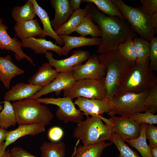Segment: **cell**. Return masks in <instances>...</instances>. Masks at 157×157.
Here are the masks:
<instances>
[{
	"label": "cell",
	"mask_w": 157,
	"mask_h": 157,
	"mask_svg": "<svg viewBox=\"0 0 157 157\" xmlns=\"http://www.w3.org/2000/svg\"><path fill=\"white\" fill-rule=\"evenodd\" d=\"M146 139L149 141L151 148L157 147V127L152 124H146L145 131Z\"/></svg>",
	"instance_id": "cell-39"
},
{
	"label": "cell",
	"mask_w": 157,
	"mask_h": 157,
	"mask_svg": "<svg viewBox=\"0 0 157 157\" xmlns=\"http://www.w3.org/2000/svg\"><path fill=\"white\" fill-rule=\"evenodd\" d=\"M59 73L49 63H45L28 79V82L29 84L43 87L52 81Z\"/></svg>",
	"instance_id": "cell-23"
},
{
	"label": "cell",
	"mask_w": 157,
	"mask_h": 157,
	"mask_svg": "<svg viewBox=\"0 0 157 157\" xmlns=\"http://www.w3.org/2000/svg\"><path fill=\"white\" fill-rule=\"evenodd\" d=\"M31 1L34 5L36 15L40 19L43 26V32L41 38H44L47 36H49L54 39L56 43L58 45L64 44L63 39L53 29L48 13L39 5L36 0H31Z\"/></svg>",
	"instance_id": "cell-24"
},
{
	"label": "cell",
	"mask_w": 157,
	"mask_h": 157,
	"mask_svg": "<svg viewBox=\"0 0 157 157\" xmlns=\"http://www.w3.org/2000/svg\"><path fill=\"white\" fill-rule=\"evenodd\" d=\"M42 157H64L65 144L62 142H44L40 147ZM71 157H73V154Z\"/></svg>",
	"instance_id": "cell-28"
},
{
	"label": "cell",
	"mask_w": 157,
	"mask_h": 157,
	"mask_svg": "<svg viewBox=\"0 0 157 157\" xmlns=\"http://www.w3.org/2000/svg\"><path fill=\"white\" fill-rule=\"evenodd\" d=\"M63 97L73 99L83 97L91 99L106 98L105 77L76 81L70 88L63 90Z\"/></svg>",
	"instance_id": "cell-8"
},
{
	"label": "cell",
	"mask_w": 157,
	"mask_h": 157,
	"mask_svg": "<svg viewBox=\"0 0 157 157\" xmlns=\"http://www.w3.org/2000/svg\"><path fill=\"white\" fill-rule=\"evenodd\" d=\"M10 152L9 150H6L5 154L3 157H10Z\"/></svg>",
	"instance_id": "cell-48"
},
{
	"label": "cell",
	"mask_w": 157,
	"mask_h": 157,
	"mask_svg": "<svg viewBox=\"0 0 157 157\" xmlns=\"http://www.w3.org/2000/svg\"><path fill=\"white\" fill-rule=\"evenodd\" d=\"M98 58L99 63L104 66L106 71L105 84L106 98L112 100L124 74L134 62L124 58L118 49L98 54Z\"/></svg>",
	"instance_id": "cell-3"
},
{
	"label": "cell",
	"mask_w": 157,
	"mask_h": 157,
	"mask_svg": "<svg viewBox=\"0 0 157 157\" xmlns=\"http://www.w3.org/2000/svg\"><path fill=\"white\" fill-rule=\"evenodd\" d=\"M73 75L76 81L85 79H96L105 77L104 66L98 60V54L94 53L84 64L73 67Z\"/></svg>",
	"instance_id": "cell-11"
},
{
	"label": "cell",
	"mask_w": 157,
	"mask_h": 157,
	"mask_svg": "<svg viewBox=\"0 0 157 157\" xmlns=\"http://www.w3.org/2000/svg\"><path fill=\"white\" fill-rule=\"evenodd\" d=\"M76 81L72 70L71 69L59 72L52 81L47 86L42 87L39 92L29 99H36L43 95L53 92H55L56 94L58 95L60 94L61 90L71 88Z\"/></svg>",
	"instance_id": "cell-14"
},
{
	"label": "cell",
	"mask_w": 157,
	"mask_h": 157,
	"mask_svg": "<svg viewBox=\"0 0 157 157\" xmlns=\"http://www.w3.org/2000/svg\"><path fill=\"white\" fill-rule=\"evenodd\" d=\"M11 15L16 22L32 19L36 15L34 5L31 0H28L22 6L14 7L11 11Z\"/></svg>",
	"instance_id": "cell-27"
},
{
	"label": "cell",
	"mask_w": 157,
	"mask_h": 157,
	"mask_svg": "<svg viewBox=\"0 0 157 157\" xmlns=\"http://www.w3.org/2000/svg\"><path fill=\"white\" fill-rule=\"evenodd\" d=\"M45 126L44 124L39 123L19 125L16 129L8 131L4 145L7 147L19 138L26 135L34 136L44 132Z\"/></svg>",
	"instance_id": "cell-16"
},
{
	"label": "cell",
	"mask_w": 157,
	"mask_h": 157,
	"mask_svg": "<svg viewBox=\"0 0 157 157\" xmlns=\"http://www.w3.org/2000/svg\"><path fill=\"white\" fill-rule=\"evenodd\" d=\"M8 131L6 129L0 127V143L5 140L7 137Z\"/></svg>",
	"instance_id": "cell-44"
},
{
	"label": "cell",
	"mask_w": 157,
	"mask_h": 157,
	"mask_svg": "<svg viewBox=\"0 0 157 157\" xmlns=\"http://www.w3.org/2000/svg\"><path fill=\"white\" fill-rule=\"evenodd\" d=\"M149 58L145 63H134L126 71L114 96L126 92L141 93L149 90L157 83Z\"/></svg>",
	"instance_id": "cell-2"
},
{
	"label": "cell",
	"mask_w": 157,
	"mask_h": 157,
	"mask_svg": "<svg viewBox=\"0 0 157 157\" xmlns=\"http://www.w3.org/2000/svg\"><path fill=\"white\" fill-rule=\"evenodd\" d=\"M151 153L152 157H157V147L151 148Z\"/></svg>",
	"instance_id": "cell-47"
},
{
	"label": "cell",
	"mask_w": 157,
	"mask_h": 157,
	"mask_svg": "<svg viewBox=\"0 0 157 157\" xmlns=\"http://www.w3.org/2000/svg\"><path fill=\"white\" fill-rule=\"evenodd\" d=\"M86 7L87 14L101 33V43L97 50L98 54L117 50L119 45L128 38L137 36L138 34L123 17L105 15L90 3H88Z\"/></svg>",
	"instance_id": "cell-1"
},
{
	"label": "cell",
	"mask_w": 157,
	"mask_h": 157,
	"mask_svg": "<svg viewBox=\"0 0 157 157\" xmlns=\"http://www.w3.org/2000/svg\"><path fill=\"white\" fill-rule=\"evenodd\" d=\"M137 54L136 62L145 63L149 58L150 45L149 41L137 36L133 39Z\"/></svg>",
	"instance_id": "cell-33"
},
{
	"label": "cell",
	"mask_w": 157,
	"mask_h": 157,
	"mask_svg": "<svg viewBox=\"0 0 157 157\" xmlns=\"http://www.w3.org/2000/svg\"><path fill=\"white\" fill-rule=\"evenodd\" d=\"M87 13L86 7L74 11L67 21L55 32L58 35H69L75 31Z\"/></svg>",
	"instance_id": "cell-25"
},
{
	"label": "cell",
	"mask_w": 157,
	"mask_h": 157,
	"mask_svg": "<svg viewBox=\"0 0 157 157\" xmlns=\"http://www.w3.org/2000/svg\"><path fill=\"white\" fill-rule=\"evenodd\" d=\"M80 141L78 140L74 148L73 157H100L103 150L113 143L103 141L89 145H80L77 147Z\"/></svg>",
	"instance_id": "cell-26"
},
{
	"label": "cell",
	"mask_w": 157,
	"mask_h": 157,
	"mask_svg": "<svg viewBox=\"0 0 157 157\" xmlns=\"http://www.w3.org/2000/svg\"><path fill=\"white\" fill-rule=\"evenodd\" d=\"M81 36L91 35L92 38L101 37V33L98 26L87 14L84 18L75 31Z\"/></svg>",
	"instance_id": "cell-31"
},
{
	"label": "cell",
	"mask_w": 157,
	"mask_h": 157,
	"mask_svg": "<svg viewBox=\"0 0 157 157\" xmlns=\"http://www.w3.org/2000/svg\"><path fill=\"white\" fill-rule=\"evenodd\" d=\"M1 102H0V112L3 108V106L1 105Z\"/></svg>",
	"instance_id": "cell-49"
},
{
	"label": "cell",
	"mask_w": 157,
	"mask_h": 157,
	"mask_svg": "<svg viewBox=\"0 0 157 157\" xmlns=\"http://www.w3.org/2000/svg\"><path fill=\"white\" fill-rule=\"evenodd\" d=\"M102 116L86 115V119L77 124L73 135L81 140L83 145H89L110 140L112 132L110 128L102 121Z\"/></svg>",
	"instance_id": "cell-4"
},
{
	"label": "cell",
	"mask_w": 157,
	"mask_h": 157,
	"mask_svg": "<svg viewBox=\"0 0 157 157\" xmlns=\"http://www.w3.org/2000/svg\"><path fill=\"white\" fill-rule=\"evenodd\" d=\"M149 65L151 69L157 71V37H153L149 41Z\"/></svg>",
	"instance_id": "cell-38"
},
{
	"label": "cell",
	"mask_w": 157,
	"mask_h": 157,
	"mask_svg": "<svg viewBox=\"0 0 157 157\" xmlns=\"http://www.w3.org/2000/svg\"><path fill=\"white\" fill-rule=\"evenodd\" d=\"M116 145L119 150L120 157H140L137 152L130 148L118 135L112 133V136L110 140Z\"/></svg>",
	"instance_id": "cell-35"
},
{
	"label": "cell",
	"mask_w": 157,
	"mask_h": 157,
	"mask_svg": "<svg viewBox=\"0 0 157 157\" xmlns=\"http://www.w3.org/2000/svg\"><path fill=\"white\" fill-rule=\"evenodd\" d=\"M24 73V70L13 62L10 55L0 56V81L6 88L9 89L10 82L14 77Z\"/></svg>",
	"instance_id": "cell-21"
},
{
	"label": "cell",
	"mask_w": 157,
	"mask_h": 157,
	"mask_svg": "<svg viewBox=\"0 0 157 157\" xmlns=\"http://www.w3.org/2000/svg\"><path fill=\"white\" fill-rule=\"evenodd\" d=\"M21 43L22 47L29 48L37 54H45L51 51L60 56L63 55L62 47L44 38H30L21 41Z\"/></svg>",
	"instance_id": "cell-17"
},
{
	"label": "cell",
	"mask_w": 157,
	"mask_h": 157,
	"mask_svg": "<svg viewBox=\"0 0 157 157\" xmlns=\"http://www.w3.org/2000/svg\"><path fill=\"white\" fill-rule=\"evenodd\" d=\"M10 157H37L23 148L17 147L13 148L10 152Z\"/></svg>",
	"instance_id": "cell-42"
},
{
	"label": "cell",
	"mask_w": 157,
	"mask_h": 157,
	"mask_svg": "<svg viewBox=\"0 0 157 157\" xmlns=\"http://www.w3.org/2000/svg\"><path fill=\"white\" fill-rule=\"evenodd\" d=\"M129 117L139 124L143 123L152 124H157V115L153 114L149 111L144 113L137 112Z\"/></svg>",
	"instance_id": "cell-37"
},
{
	"label": "cell",
	"mask_w": 157,
	"mask_h": 157,
	"mask_svg": "<svg viewBox=\"0 0 157 157\" xmlns=\"http://www.w3.org/2000/svg\"><path fill=\"white\" fill-rule=\"evenodd\" d=\"M18 124L33 123L49 124L54 116L49 108L36 99H26L12 103Z\"/></svg>",
	"instance_id": "cell-5"
},
{
	"label": "cell",
	"mask_w": 157,
	"mask_h": 157,
	"mask_svg": "<svg viewBox=\"0 0 157 157\" xmlns=\"http://www.w3.org/2000/svg\"><path fill=\"white\" fill-rule=\"evenodd\" d=\"M81 1L94 4L101 12L107 16L123 17L112 0H82Z\"/></svg>",
	"instance_id": "cell-32"
},
{
	"label": "cell",
	"mask_w": 157,
	"mask_h": 157,
	"mask_svg": "<svg viewBox=\"0 0 157 157\" xmlns=\"http://www.w3.org/2000/svg\"><path fill=\"white\" fill-rule=\"evenodd\" d=\"M5 142L0 143V157H3L4 155L6 148L4 145Z\"/></svg>",
	"instance_id": "cell-46"
},
{
	"label": "cell",
	"mask_w": 157,
	"mask_h": 157,
	"mask_svg": "<svg viewBox=\"0 0 157 157\" xmlns=\"http://www.w3.org/2000/svg\"><path fill=\"white\" fill-rule=\"evenodd\" d=\"M151 22L154 27L157 29V11L150 16Z\"/></svg>",
	"instance_id": "cell-45"
},
{
	"label": "cell",
	"mask_w": 157,
	"mask_h": 157,
	"mask_svg": "<svg viewBox=\"0 0 157 157\" xmlns=\"http://www.w3.org/2000/svg\"><path fill=\"white\" fill-rule=\"evenodd\" d=\"M63 39L64 45L62 47L63 55H67L72 49L84 46L97 45L99 46L102 42L101 38H87L85 37L59 35Z\"/></svg>",
	"instance_id": "cell-22"
},
{
	"label": "cell",
	"mask_w": 157,
	"mask_h": 157,
	"mask_svg": "<svg viewBox=\"0 0 157 157\" xmlns=\"http://www.w3.org/2000/svg\"><path fill=\"white\" fill-rule=\"evenodd\" d=\"M142 6L140 8L146 14L149 16L157 11V0H140Z\"/></svg>",
	"instance_id": "cell-40"
},
{
	"label": "cell",
	"mask_w": 157,
	"mask_h": 157,
	"mask_svg": "<svg viewBox=\"0 0 157 157\" xmlns=\"http://www.w3.org/2000/svg\"><path fill=\"white\" fill-rule=\"evenodd\" d=\"M50 2L55 11L54 17L51 22L55 32L67 21L74 11L69 0H51Z\"/></svg>",
	"instance_id": "cell-19"
},
{
	"label": "cell",
	"mask_w": 157,
	"mask_h": 157,
	"mask_svg": "<svg viewBox=\"0 0 157 157\" xmlns=\"http://www.w3.org/2000/svg\"><path fill=\"white\" fill-rule=\"evenodd\" d=\"M133 38L132 37L128 38L124 43L119 45L118 49L120 53L124 58L132 62H136L137 58Z\"/></svg>",
	"instance_id": "cell-34"
},
{
	"label": "cell",
	"mask_w": 157,
	"mask_h": 157,
	"mask_svg": "<svg viewBox=\"0 0 157 157\" xmlns=\"http://www.w3.org/2000/svg\"><path fill=\"white\" fill-rule=\"evenodd\" d=\"M3 20L0 17V49L11 51L15 53L17 60L20 61L25 59L35 66L32 58L23 51L21 42L9 35L7 32L8 27L3 23Z\"/></svg>",
	"instance_id": "cell-13"
},
{
	"label": "cell",
	"mask_w": 157,
	"mask_h": 157,
	"mask_svg": "<svg viewBox=\"0 0 157 157\" xmlns=\"http://www.w3.org/2000/svg\"><path fill=\"white\" fill-rule=\"evenodd\" d=\"M144 112L155 115L157 112V83L149 90L143 101Z\"/></svg>",
	"instance_id": "cell-36"
},
{
	"label": "cell",
	"mask_w": 157,
	"mask_h": 157,
	"mask_svg": "<svg viewBox=\"0 0 157 157\" xmlns=\"http://www.w3.org/2000/svg\"><path fill=\"white\" fill-rule=\"evenodd\" d=\"M105 122L112 133L118 135L124 141L127 140L135 139L141 133V124L129 117L112 115Z\"/></svg>",
	"instance_id": "cell-10"
},
{
	"label": "cell",
	"mask_w": 157,
	"mask_h": 157,
	"mask_svg": "<svg viewBox=\"0 0 157 157\" xmlns=\"http://www.w3.org/2000/svg\"><path fill=\"white\" fill-rule=\"evenodd\" d=\"M42 88L24 82L19 83L6 93L4 98L10 101L29 98L39 92Z\"/></svg>",
	"instance_id": "cell-18"
},
{
	"label": "cell",
	"mask_w": 157,
	"mask_h": 157,
	"mask_svg": "<svg viewBox=\"0 0 157 157\" xmlns=\"http://www.w3.org/2000/svg\"><path fill=\"white\" fill-rule=\"evenodd\" d=\"M14 29L16 36L21 41L37 36L41 38L43 32L36 19L15 22Z\"/></svg>",
	"instance_id": "cell-20"
},
{
	"label": "cell",
	"mask_w": 157,
	"mask_h": 157,
	"mask_svg": "<svg viewBox=\"0 0 157 157\" xmlns=\"http://www.w3.org/2000/svg\"><path fill=\"white\" fill-rule=\"evenodd\" d=\"M3 108L0 112V127L6 129L15 126L17 120L15 113L10 101L5 100L1 102Z\"/></svg>",
	"instance_id": "cell-29"
},
{
	"label": "cell",
	"mask_w": 157,
	"mask_h": 157,
	"mask_svg": "<svg viewBox=\"0 0 157 157\" xmlns=\"http://www.w3.org/2000/svg\"><path fill=\"white\" fill-rule=\"evenodd\" d=\"M63 135V131L62 129L57 126L51 127L47 133L49 139L51 141L54 142H59Z\"/></svg>",
	"instance_id": "cell-41"
},
{
	"label": "cell",
	"mask_w": 157,
	"mask_h": 157,
	"mask_svg": "<svg viewBox=\"0 0 157 157\" xmlns=\"http://www.w3.org/2000/svg\"><path fill=\"white\" fill-rule=\"evenodd\" d=\"M91 56L88 50L78 49L74 51L68 58L61 60H56L53 57V53L48 51L45 57L49 63L59 72L71 70L73 67L81 65L86 61Z\"/></svg>",
	"instance_id": "cell-12"
},
{
	"label": "cell",
	"mask_w": 157,
	"mask_h": 157,
	"mask_svg": "<svg viewBox=\"0 0 157 157\" xmlns=\"http://www.w3.org/2000/svg\"><path fill=\"white\" fill-rule=\"evenodd\" d=\"M133 31L140 37L149 41L157 32L150 16L144 13L140 7L126 4L122 0H112Z\"/></svg>",
	"instance_id": "cell-6"
},
{
	"label": "cell",
	"mask_w": 157,
	"mask_h": 157,
	"mask_svg": "<svg viewBox=\"0 0 157 157\" xmlns=\"http://www.w3.org/2000/svg\"><path fill=\"white\" fill-rule=\"evenodd\" d=\"M36 100L41 104H53L59 107L56 113L57 118L67 124L69 122L76 123L83 120V116L75 108L72 99L68 97L54 98H39Z\"/></svg>",
	"instance_id": "cell-9"
},
{
	"label": "cell",
	"mask_w": 157,
	"mask_h": 157,
	"mask_svg": "<svg viewBox=\"0 0 157 157\" xmlns=\"http://www.w3.org/2000/svg\"><path fill=\"white\" fill-rule=\"evenodd\" d=\"M146 123L141 124V130L139 136L135 139L127 140L125 142L135 148L140 153L142 157H152L151 153V147L146 141L145 131Z\"/></svg>",
	"instance_id": "cell-30"
},
{
	"label": "cell",
	"mask_w": 157,
	"mask_h": 157,
	"mask_svg": "<svg viewBox=\"0 0 157 157\" xmlns=\"http://www.w3.org/2000/svg\"><path fill=\"white\" fill-rule=\"evenodd\" d=\"M77 105L80 111L86 115L102 116L104 113H108L111 109L112 100L108 98L103 99H91L78 97L74 103Z\"/></svg>",
	"instance_id": "cell-15"
},
{
	"label": "cell",
	"mask_w": 157,
	"mask_h": 157,
	"mask_svg": "<svg viewBox=\"0 0 157 157\" xmlns=\"http://www.w3.org/2000/svg\"><path fill=\"white\" fill-rule=\"evenodd\" d=\"M149 90L141 93L126 92L114 97L108 114L129 117L137 112H144L143 101Z\"/></svg>",
	"instance_id": "cell-7"
},
{
	"label": "cell",
	"mask_w": 157,
	"mask_h": 157,
	"mask_svg": "<svg viewBox=\"0 0 157 157\" xmlns=\"http://www.w3.org/2000/svg\"><path fill=\"white\" fill-rule=\"evenodd\" d=\"M69 2L71 8L73 11L81 8L80 5L82 3L81 0H70Z\"/></svg>",
	"instance_id": "cell-43"
}]
</instances>
